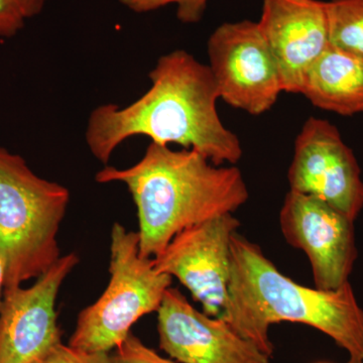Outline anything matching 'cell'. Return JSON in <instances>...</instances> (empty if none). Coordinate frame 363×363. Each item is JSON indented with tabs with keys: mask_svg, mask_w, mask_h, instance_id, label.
<instances>
[{
	"mask_svg": "<svg viewBox=\"0 0 363 363\" xmlns=\"http://www.w3.org/2000/svg\"><path fill=\"white\" fill-rule=\"evenodd\" d=\"M79 262L77 253H67L33 286L4 291L0 304V363H43L62 343L57 298Z\"/></svg>",
	"mask_w": 363,
	"mask_h": 363,
	"instance_id": "obj_10",
	"label": "cell"
},
{
	"mask_svg": "<svg viewBox=\"0 0 363 363\" xmlns=\"http://www.w3.org/2000/svg\"><path fill=\"white\" fill-rule=\"evenodd\" d=\"M108 285L95 303L79 314L68 345L86 351L116 350L131 327L157 312L173 278L157 271L152 259L140 257V235L114 223L111 234Z\"/></svg>",
	"mask_w": 363,
	"mask_h": 363,
	"instance_id": "obj_5",
	"label": "cell"
},
{
	"mask_svg": "<svg viewBox=\"0 0 363 363\" xmlns=\"http://www.w3.org/2000/svg\"><path fill=\"white\" fill-rule=\"evenodd\" d=\"M326 9L330 45L363 60V0H330Z\"/></svg>",
	"mask_w": 363,
	"mask_h": 363,
	"instance_id": "obj_14",
	"label": "cell"
},
{
	"mask_svg": "<svg viewBox=\"0 0 363 363\" xmlns=\"http://www.w3.org/2000/svg\"><path fill=\"white\" fill-rule=\"evenodd\" d=\"M290 190L326 202L355 221L363 209L362 171L335 125L310 117L295 142Z\"/></svg>",
	"mask_w": 363,
	"mask_h": 363,
	"instance_id": "obj_8",
	"label": "cell"
},
{
	"mask_svg": "<svg viewBox=\"0 0 363 363\" xmlns=\"http://www.w3.org/2000/svg\"><path fill=\"white\" fill-rule=\"evenodd\" d=\"M70 191L38 176L18 154L0 147V253L4 291L38 279L62 257L58 235Z\"/></svg>",
	"mask_w": 363,
	"mask_h": 363,
	"instance_id": "obj_4",
	"label": "cell"
},
{
	"mask_svg": "<svg viewBox=\"0 0 363 363\" xmlns=\"http://www.w3.org/2000/svg\"><path fill=\"white\" fill-rule=\"evenodd\" d=\"M47 0H0V39H9L39 16Z\"/></svg>",
	"mask_w": 363,
	"mask_h": 363,
	"instance_id": "obj_15",
	"label": "cell"
},
{
	"mask_svg": "<svg viewBox=\"0 0 363 363\" xmlns=\"http://www.w3.org/2000/svg\"><path fill=\"white\" fill-rule=\"evenodd\" d=\"M279 226L286 242L309 259L315 288L337 290L350 281L358 255L354 221L316 197L290 190Z\"/></svg>",
	"mask_w": 363,
	"mask_h": 363,
	"instance_id": "obj_9",
	"label": "cell"
},
{
	"mask_svg": "<svg viewBox=\"0 0 363 363\" xmlns=\"http://www.w3.org/2000/svg\"><path fill=\"white\" fill-rule=\"evenodd\" d=\"M135 13H147L162 7L175 6L177 18L183 23H197L206 11L208 0H118Z\"/></svg>",
	"mask_w": 363,
	"mask_h": 363,
	"instance_id": "obj_16",
	"label": "cell"
},
{
	"mask_svg": "<svg viewBox=\"0 0 363 363\" xmlns=\"http://www.w3.org/2000/svg\"><path fill=\"white\" fill-rule=\"evenodd\" d=\"M4 281H6V262L0 253V304L4 297Z\"/></svg>",
	"mask_w": 363,
	"mask_h": 363,
	"instance_id": "obj_19",
	"label": "cell"
},
{
	"mask_svg": "<svg viewBox=\"0 0 363 363\" xmlns=\"http://www.w3.org/2000/svg\"><path fill=\"white\" fill-rule=\"evenodd\" d=\"M240 226L233 213L215 217L177 234L152 259L157 271L178 279L209 316L221 317L228 303L231 240Z\"/></svg>",
	"mask_w": 363,
	"mask_h": 363,
	"instance_id": "obj_7",
	"label": "cell"
},
{
	"mask_svg": "<svg viewBox=\"0 0 363 363\" xmlns=\"http://www.w3.org/2000/svg\"><path fill=\"white\" fill-rule=\"evenodd\" d=\"M43 363H118L116 355L105 351H86L60 343Z\"/></svg>",
	"mask_w": 363,
	"mask_h": 363,
	"instance_id": "obj_18",
	"label": "cell"
},
{
	"mask_svg": "<svg viewBox=\"0 0 363 363\" xmlns=\"http://www.w3.org/2000/svg\"><path fill=\"white\" fill-rule=\"evenodd\" d=\"M301 94L324 111L363 113V60L329 45L308 72Z\"/></svg>",
	"mask_w": 363,
	"mask_h": 363,
	"instance_id": "obj_13",
	"label": "cell"
},
{
	"mask_svg": "<svg viewBox=\"0 0 363 363\" xmlns=\"http://www.w3.org/2000/svg\"><path fill=\"white\" fill-rule=\"evenodd\" d=\"M207 52L219 98L227 104L260 116L277 104L283 85L259 23H222L210 35Z\"/></svg>",
	"mask_w": 363,
	"mask_h": 363,
	"instance_id": "obj_6",
	"label": "cell"
},
{
	"mask_svg": "<svg viewBox=\"0 0 363 363\" xmlns=\"http://www.w3.org/2000/svg\"><path fill=\"white\" fill-rule=\"evenodd\" d=\"M116 357L118 363H177L157 354L147 347L133 332L116 348Z\"/></svg>",
	"mask_w": 363,
	"mask_h": 363,
	"instance_id": "obj_17",
	"label": "cell"
},
{
	"mask_svg": "<svg viewBox=\"0 0 363 363\" xmlns=\"http://www.w3.org/2000/svg\"><path fill=\"white\" fill-rule=\"evenodd\" d=\"M149 78L150 89L133 104H105L91 111L85 142L97 161L108 164L117 147L135 136L160 145L177 143L218 166L240 161L242 147L219 117L218 90L209 66L176 50L160 57Z\"/></svg>",
	"mask_w": 363,
	"mask_h": 363,
	"instance_id": "obj_1",
	"label": "cell"
},
{
	"mask_svg": "<svg viewBox=\"0 0 363 363\" xmlns=\"http://www.w3.org/2000/svg\"><path fill=\"white\" fill-rule=\"evenodd\" d=\"M219 318L271 358L269 328L291 322L333 339L347 353L346 363H363V309L350 281L333 291L300 285L238 233L231 240L228 303Z\"/></svg>",
	"mask_w": 363,
	"mask_h": 363,
	"instance_id": "obj_3",
	"label": "cell"
},
{
	"mask_svg": "<svg viewBox=\"0 0 363 363\" xmlns=\"http://www.w3.org/2000/svg\"><path fill=\"white\" fill-rule=\"evenodd\" d=\"M259 26L278 65L284 92L302 93L308 72L330 45L326 2L264 0Z\"/></svg>",
	"mask_w": 363,
	"mask_h": 363,
	"instance_id": "obj_12",
	"label": "cell"
},
{
	"mask_svg": "<svg viewBox=\"0 0 363 363\" xmlns=\"http://www.w3.org/2000/svg\"><path fill=\"white\" fill-rule=\"evenodd\" d=\"M320 363H327V362H320Z\"/></svg>",
	"mask_w": 363,
	"mask_h": 363,
	"instance_id": "obj_20",
	"label": "cell"
},
{
	"mask_svg": "<svg viewBox=\"0 0 363 363\" xmlns=\"http://www.w3.org/2000/svg\"><path fill=\"white\" fill-rule=\"evenodd\" d=\"M159 345L179 363H269L271 357L223 319L200 312L169 288L157 310Z\"/></svg>",
	"mask_w": 363,
	"mask_h": 363,
	"instance_id": "obj_11",
	"label": "cell"
},
{
	"mask_svg": "<svg viewBox=\"0 0 363 363\" xmlns=\"http://www.w3.org/2000/svg\"><path fill=\"white\" fill-rule=\"evenodd\" d=\"M99 184L121 183L130 191L140 230V255L154 259L177 234L221 215L234 213L250 192L238 167L218 166L194 150L150 143L133 166H105Z\"/></svg>",
	"mask_w": 363,
	"mask_h": 363,
	"instance_id": "obj_2",
	"label": "cell"
}]
</instances>
